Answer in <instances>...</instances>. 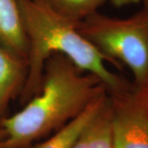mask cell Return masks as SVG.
I'll return each mask as SVG.
<instances>
[{"label": "cell", "instance_id": "5", "mask_svg": "<svg viewBox=\"0 0 148 148\" xmlns=\"http://www.w3.org/2000/svg\"><path fill=\"white\" fill-rule=\"evenodd\" d=\"M27 77V61L0 45V119L19 96Z\"/></svg>", "mask_w": 148, "mask_h": 148}, {"label": "cell", "instance_id": "4", "mask_svg": "<svg viewBox=\"0 0 148 148\" xmlns=\"http://www.w3.org/2000/svg\"><path fill=\"white\" fill-rule=\"evenodd\" d=\"M114 148H148V110L134 90L109 94Z\"/></svg>", "mask_w": 148, "mask_h": 148}, {"label": "cell", "instance_id": "13", "mask_svg": "<svg viewBox=\"0 0 148 148\" xmlns=\"http://www.w3.org/2000/svg\"><path fill=\"white\" fill-rule=\"evenodd\" d=\"M30 148H31V147H30Z\"/></svg>", "mask_w": 148, "mask_h": 148}, {"label": "cell", "instance_id": "6", "mask_svg": "<svg viewBox=\"0 0 148 148\" xmlns=\"http://www.w3.org/2000/svg\"><path fill=\"white\" fill-rule=\"evenodd\" d=\"M0 45L27 59V40L19 0H0Z\"/></svg>", "mask_w": 148, "mask_h": 148}, {"label": "cell", "instance_id": "11", "mask_svg": "<svg viewBox=\"0 0 148 148\" xmlns=\"http://www.w3.org/2000/svg\"><path fill=\"white\" fill-rule=\"evenodd\" d=\"M140 3H142V5H143L141 11L143 12L144 16H146L148 21V0H141Z\"/></svg>", "mask_w": 148, "mask_h": 148}, {"label": "cell", "instance_id": "3", "mask_svg": "<svg viewBox=\"0 0 148 148\" xmlns=\"http://www.w3.org/2000/svg\"><path fill=\"white\" fill-rule=\"evenodd\" d=\"M78 28L107 62L129 69L135 90L148 88V21L142 11L127 18L96 12Z\"/></svg>", "mask_w": 148, "mask_h": 148}, {"label": "cell", "instance_id": "1", "mask_svg": "<svg viewBox=\"0 0 148 148\" xmlns=\"http://www.w3.org/2000/svg\"><path fill=\"white\" fill-rule=\"evenodd\" d=\"M107 94L98 77L82 71L67 57L54 53L45 64L39 92L21 110L0 119L5 132L0 148H30Z\"/></svg>", "mask_w": 148, "mask_h": 148}, {"label": "cell", "instance_id": "8", "mask_svg": "<svg viewBox=\"0 0 148 148\" xmlns=\"http://www.w3.org/2000/svg\"><path fill=\"white\" fill-rule=\"evenodd\" d=\"M56 14L79 22L99 12L108 0H35Z\"/></svg>", "mask_w": 148, "mask_h": 148}, {"label": "cell", "instance_id": "9", "mask_svg": "<svg viewBox=\"0 0 148 148\" xmlns=\"http://www.w3.org/2000/svg\"><path fill=\"white\" fill-rule=\"evenodd\" d=\"M134 91L138 100L148 110V88L143 90H135L134 89Z\"/></svg>", "mask_w": 148, "mask_h": 148}, {"label": "cell", "instance_id": "10", "mask_svg": "<svg viewBox=\"0 0 148 148\" xmlns=\"http://www.w3.org/2000/svg\"><path fill=\"white\" fill-rule=\"evenodd\" d=\"M111 3L117 8H122L125 6L138 4L141 3V0H108Z\"/></svg>", "mask_w": 148, "mask_h": 148}, {"label": "cell", "instance_id": "2", "mask_svg": "<svg viewBox=\"0 0 148 148\" xmlns=\"http://www.w3.org/2000/svg\"><path fill=\"white\" fill-rule=\"evenodd\" d=\"M19 3L27 40V77L19 95L21 104L39 92L45 64L54 53L98 77L110 95L134 90L133 85L109 69L104 56L81 33L78 22L59 16L35 0Z\"/></svg>", "mask_w": 148, "mask_h": 148}, {"label": "cell", "instance_id": "12", "mask_svg": "<svg viewBox=\"0 0 148 148\" xmlns=\"http://www.w3.org/2000/svg\"><path fill=\"white\" fill-rule=\"evenodd\" d=\"M5 138V132L3 129V127L0 126V142L3 141Z\"/></svg>", "mask_w": 148, "mask_h": 148}, {"label": "cell", "instance_id": "7", "mask_svg": "<svg viewBox=\"0 0 148 148\" xmlns=\"http://www.w3.org/2000/svg\"><path fill=\"white\" fill-rule=\"evenodd\" d=\"M109 94L92 103L80 115L33 148H70L79 138L85 128L101 110L108 99Z\"/></svg>", "mask_w": 148, "mask_h": 148}]
</instances>
